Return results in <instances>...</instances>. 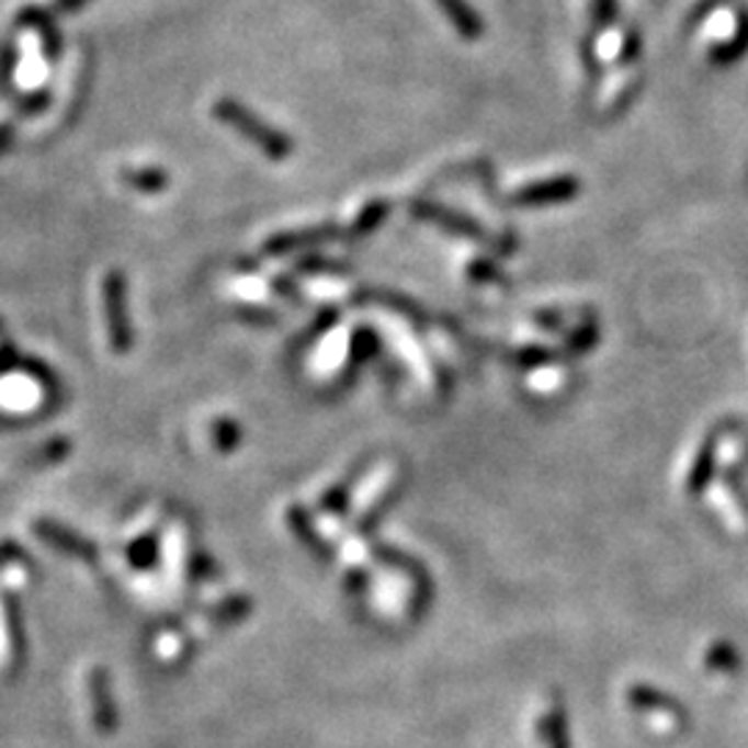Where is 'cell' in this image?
Here are the masks:
<instances>
[{
    "mask_svg": "<svg viewBox=\"0 0 748 748\" xmlns=\"http://www.w3.org/2000/svg\"><path fill=\"white\" fill-rule=\"evenodd\" d=\"M211 114L219 120V123L228 125L230 131H236L239 136H245L252 147L263 152L270 161H286L294 152L292 136L283 134L281 128H275L272 123H267L263 117H258L250 105L241 103L234 98H219L211 109Z\"/></svg>",
    "mask_w": 748,
    "mask_h": 748,
    "instance_id": "1",
    "label": "cell"
},
{
    "mask_svg": "<svg viewBox=\"0 0 748 748\" xmlns=\"http://www.w3.org/2000/svg\"><path fill=\"white\" fill-rule=\"evenodd\" d=\"M103 316L112 350L117 355H128L134 350V325L128 310V281L120 270L105 272L103 277Z\"/></svg>",
    "mask_w": 748,
    "mask_h": 748,
    "instance_id": "2",
    "label": "cell"
},
{
    "mask_svg": "<svg viewBox=\"0 0 748 748\" xmlns=\"http://www.w3.org/2000/svg\"><path fill=\"white\" fill-rule=\"evenodd\" d=\"M341 236H344V230H341L336 223L314 225V228L286 230V234H275L263 241V256H288V252L308 250V247H316V245H328V241L341 239Z\"/></svg>",
    "mask_w": 748,
    "mask_h": 748,
    "instance_id": "3",
    "label": "cell"
},
{
    "mask_svg": "<svg viewBox=\"0 0 748 748\" xmlns=\"http://www.w3.org/2000/svg\"><path fill=\"white\" fill-rule=\"evenodd\" d=\"M410 214L424 219V223L439 225V228H444L446 234H461V236H468V239H479V236H486L483 230H479L477 223H472V219L457 214V211L446 208V205L430 203V200H416V203H410Z\"/></svg>",
    "mask_w": 748,
    "mask_h": 748,
    "instance_id": "4",
    "label": "cell"
},
{
    "mask_svg": "<svg viewBox=\"0 0 748 748\" xmlns=\"http://www.w3.org/2000/svg\"><path fill=\"white\" fill-rule=\"evenodd\" d=\"M18 23L25 25V29H34L36 34H39L42 50H45L47 61L59 59L65 42H61V31H59V25H56V18H50V12H45V9L29 7V9H23V12H20Z\"/></svg>",
    "mask_w": 748,
    "mask_h": 748,
    "instance_id": "5",
    "label": "cell"
},
{
    "mask_svg": "<svg viewBox=\"0 0 748 748\" xmlns=\"http://www.w3.org/2000/svg\"><path fill=\"white\" fill-rule=\"evenodd\" d=\"M34 530L39 539H45L47 544L56 546L59 552H67L72 557H83V560H92L94 557V546L89 541L78 539L76 532H70L67 526L53 524V521H36Z\"/></svg>",
    "mask_w": 748,
    "mask_h": 748,
    "instance_id": "6",
    "label": "cell"
},
{
    "mask_svg": "<svg viewBox=\"0 0 748 748\" xmlns=\"http://www.w3.org/2000/svg\"><path fill=\"white\" fill-rule=\"evenodd\" d=\"M435 7L444 12V18L450 20L452 29L461 36H466V39H477V36L486 31L483 18L468 7L466 0H435Z\"/></svg>",
    "mask_w": 748,
    "mask_h": 748,
    "instance_id": "7",
    "label": "cell"
},
{
    "mask_svg": "<svg viewBox=\"0 0 748 748\" xmlns=\"http://www.w3.org/2000/svg\"><path fill=\"white\" fill-rule=\"evenodd\" d=\"M574 192H577V183L568 181V178H557V181L532 183V186L521 189L513 200L524 205H544V203H557V200L574 197Z\"/></svg>",
    "mask_w": 748,
    "mask_h": 748,
    "instance_id": "8",
    "label": "cell"
},
{
    "mask_svg": "<svg viewBox=\"0 0 748 748\" xmlns=\"http://www.w3.org/2000/svg\"><path fill=\"white\" fill-rule=\"evenodd\" d=\"M120 181L141 194H158L170 186V175L161 167H125L120 170Z\"/></svg>",
    "mask_w": 748,
    "mask_h": 748,
    "instance_id": "9",
    "label": "cell"
},
{
    "mask_svg": "<svg viewBox=\"0 0 748 748\" xmlns=\"http://www.w3.org/2000/svg\"><path fill=\"white\" fill-rule=\"evenodd\" d=\"M630 702L632 707L641 710H662V713L684 715L682 704H679L677 699H671L668 693H662V690L651 688V684H635V688H630Z\"/></svg>",
    "mask_w": 748,
    "mask_h": 748,
    "instance_id": "10",
    "label": "cell"
},
{
    "mask_svg": "<svg viewBox=\"0 0 748 748\" xmlns=\"http://www.w3.org/2000/svg\"><path fill=\"white\" fill-rule=\"evenodd\" d=\"M388 211H392L388 200H372V203H366L361 214H358L355 223H352V228L347 230V236H350V239H363V236L374 234V230L386 223Z\"/></svg>",
    "mask_w": 748,
    "mask_h": 748,
    "instance_id": "11",
    "label": "cell"
},
{
    "mask_svg": "<svg viewBox=\"0 0 748 748\" xmlns=\"http://www.w3.org/2000/svg\"><path fill=\"white\" fill-rule=\"evenodd\" d=\"M541 732L546 737V746L549 748H571V740H568V724H566V713H563L560 704L549 710L541 721Z\"/></svg>",
    "mask_w": 748,
    "mask_h": 748,
    "instance_id": "12",
    "label": "cell"
},
{
    "mask_svg": "<svg viewBox=\"0 0 748 748\" xmlns=\"http://www.w3.org/2000/svg\"><path fill=\"white\" fill-rule=\"evenodd\" d=\"M211 441L219 452H234L241 444V427L234 419H217L211 424Z\"/></svg>",
    "mask_w": 748,
    "mask_h": 748,
    "instance_id": "13",
    "label": "cell"
},
{
    "mask_svg": "<svg viewBox=\"0 0 748 748\" xmlns=\"http://www.w3.org/2000/svg\"><path fill=\"white\" fill-rule=\"evenodd\" d=\"M299 272H308V275H319V272H328V275H344L350 272V263L333 261V258H322V256H305L297 261Z\"/></svg>",
    "mask_w": 748,
    "mask_h": 748,
    "instance_id": "14",
    "label": "cell"
},
{
    "mask_svg": "<svg viewBox=\"0 0 748 748\" xmlns=\"http://www.w3.org/2000/svg\"><path fill=\"white\" fill-rule=\"evenodd\" d=\"M707 666L713 668V671H724V673H732L740 668V655L735 651V646L732 644H715L713 649L707 651Z\"/></svg>",
    "mask_w": 748,
    "mask_h": 748,
    "instance_id": "15",
    "label": "cell"
},
{
    "mask_svg": "<svg viewBox=\"0 0 748 748\" xmlns=\"http://www.w3.org/2000/svg\"><path fill=\"white\" fill-rule=\"evenodd\" d=\"M103 688H105V682H103V677L100 673H94L92 677V696H94V707H98V724H100V729H112L114 726V710H112V702H109V693L103 696Z\"/></svg>",
    "mask_w": 748,
    "mask_h": 748,
    "instance_id": "16",
    "label": "cell"
},
{
    "mask_svg": "<svg viewBox=\"0 0 748 748\" xmlns=\"http://www.w3.org/2000/svg\"><path fill=\"white\" fill-rule=\"evenodd\" d=\"M374 350H377V336H374L369 328H358L355 336H352V350H350L352 363L366 361L369 355H374Z\"/></svg>",
    "mask_w": 748,
    "mask_h": 748,
    "instance_id": "17",
    "label": "cell"
},
{
    "mask_svg": "<svg viewBox=\"0 0 748 748\" xmlns=\"http://www.w3.org/2000/svg\"><path fill=\"white\" fill-rule=\"evenodd\" d=\"M710 474H713V452L704 450L702 455H699L696 466H693V472H690V477H688V488H690V491H693V494L702 491V488L707 486Z\"/></svg>",
    "mask_w": 748,
    "mask_h": 748,
    "instance_id": "18",
    "label": "cell"
},
{
    "mask_svg": "<svg viewBox=\"0 0 748 748\" xmlns=\"http://www.w3.org/2000/svg\"><path fill=\"white\" fill-rule=\"evenodd\" d=\"M14 70H18V53H14L12 45H7L3 47V53H0V83H3V87L12 83Z\"/></svg>",
    "mask_w": 748,
    "mask_h": 748,
    "instance_id": "19",
    "label": "cell"
},
{
    "mask_svg": "<svg viewBox=\"0 0 748 748\" xmlns=\"http://www.w3.org/2000/svg\"><path fill=\"white\" fill-rule=\"evenodd\" d=\"M47 103H50V92L42 89V92H34L31 98H25L23 103H20V114H36L42 112V109H47Z\"/></svg>",
    "mask_w": 748,
    "mask_h": 748,
    "instance_id": "20",
    "label": "cell"
},
{
    "mask_svg": "<svg viewBox=\"0 0 748 748\" xmlns=\"http://www.w3.org/2000/svg\"><path fill=\"white\" fill-rule=\"evenodd\" d=\"M89 0H53V12L56 14H72L78 9L87 7Z\"/></svg>",
    "mask_w": 748,
    "mask_h": 748,
    "instance_id": "21",
    "label": "cell"
},
{
    "mask_svg": "<svg viewBox=\"0 0 748 748\" xmlns=\"http://www.w3.org/2000/svg\"><path fill=\"white\" fill-rule=\"evenodd\" d=\"M12 145H14V125L0 123V156L12 150Z\"/></svg>",
    "mask_w": 748,
    "mask_h": 748,
    "instance_id": "22",
    "label": "cell"
},
{
    "mask_svg": "<svg viewBox=\"0 0 748 748\" xmlns=\"http://www.w3.org/2000/svg\"><path fill=\"white\" fill-rule=\"evenodd\" d=\"M275 288H277V292H281V294H288V297H294V294H297V288L292 286V281H283V277H277V281H275Z\"/></svg>",
    "mask_w": 748,
    "mask_h": 748,
    "instance_id": "23",
    "label": "cell"
}]
</instances>
